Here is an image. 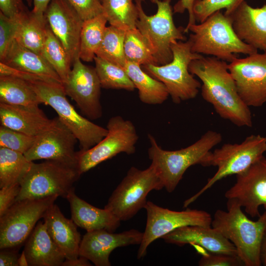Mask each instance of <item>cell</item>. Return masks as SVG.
I'll return each instance as SVG.
<instances>
[{
	"mask_svg": "<svg viewBox=\"0 0 266 266\" xmlns=\"http://www.w3.org/2000/svg\"><path fill=\"white\" fill-rule=\"evenodd\" d=\"M202 250V257L199 262L200 266H242L244 264L237 256L214 253Z\"/></svg>",
	"mask_w": 266,
	"mask_h": 266,
	"instance_id": "cell-40",
	"label": "cell"
},
{
	"mask_svg": "<svg viewBox=\"0 0 266 266\" xmlns=\"http://www.w3.org/2000/svg\"><path fill=\"white\" fill-rule=\"evenodd\" d=\"M33 163L24 154L0 147V188L20 184Z\"/></svg>",
	"mask_w": 266,
	"mask_h": 266,
	"instance_id": "cell-30",
	"label": "cell"
},
{
	"mask_svg": "<svg viewBox=\"0 0 266 266\" xmlns=\"http://www.w3.org/2000/svg\"><path fill=\"white\" fill-rule=\"evenodd\" d=\"M150 0L157 4V12L148 16L143 11L141 3H136L138 19L135 26L149 46L156 65H164L173 59L172 42L186 39L184 29L182 27L177 28L174 23L171 0Z\"/></svg>",
	"mask_w": 266,
	"mask_h": 266,
	"instance_id": "cell-9",
	"label": "cell"
},
{
	"mask_svg": "<svg viewBox=\"0 0 266 266\" xmlns=\"http://www.w3.org/2000/svg\"><path fill=\"white\" fill-rule=\"evenodd\" d=\"M235 200L251 217H259V207L266 210V157L264 156L244 172L237 175L235 183L225 194Z\"/></svg>",
	"mask_w": 266,
	"mask_h": 266,
	"instance_id": "cell-17",
	"label": "cell"
},
{
	"mask_svg": "<svg viewBox=\"0 0 266 266\" xmlns=\"http://www.w3.org/2000/svg\"><path fill=\"white\" fill-rule=\"evenodd\" d=\"M189 70L201 81V96L222 118L238 127L252 126V116L239 96L226 62L215 57L193 60Z\"/></svg>",
	"mask_w": 266,
	"mask_h": 266,
	"instance_id": "cell-1",
	"label": "cell"
},
{
	"mask_svg": "<svg viewBox=\"0 0 266 266\" xmlns=\"http://www.w3.org/2000/svg\"><path fill=\"white\" fill-rule=\"evenodd\" d=\"M76 141L59 117L55 118L52 125L35 137L33 145L24 155L32 162L54 160L77 169V152L74 149Z\"/></svg>",
	"mask_w": 266,
	"mask_h": 266,
	"instance_id": "cell-16",
	"label": "cell"
},
{
	"mask_svg": "<svg viewBox=\"0 0 266 266\" xmlns=\"http://www.w3.org/2000/svg\"><path fill=\"white\" fill-rule=\"evenodd\" d=\"M138 91L140 101L147 104H160L165 102L169 94L165 85L145 72L141 66L127 62L123 68Z\"/></svg>",
	"mask_w": 266,
	"mask_h": 266,
	"instance_id": "cell-28",
	"label": "cell"
},
{
	"mask_svg": "<svg viewBox=\"0 0 266 266\" xmlns=\"http://www.w3.org/2000/svg\"><path fill=\"white\" fill-rule=\"evenodd\" d=\"M42 56L50 64L60 77L62 84L67 79L72 65L61 42L54 34L48 24Z\"/></svg>",
	"mask_w": 266,
	"mask_h": 266,
	"instance_id": "cell-33",
	"label": "cell"
},
{
	"mask_svg": "<svg viewBox=\"0 0 266 266\" xmlns=\"http://www.w3.org/2000/svg\"><path fill=\"white\" fill-rule=\"evenodd\" d=\"M110 25L124 31L136 28L138 10L134 0H100Z\"/></svg>",
	"mask_w": 266,
	"mask_h": 266,
	"instance_id": "cell-32",
	"label": "cell"
},
{
	"mask_svg": "<svg viewBox=\"0 0 266 266\" xmlns=\"http://www.w3.org/2000/svg\"><path fill=\"white\" fill-rule=\"evenodd\" d=\"M72 65L67 80L62 84L66 94L75 102L86 118L93 120L101 118V86L95 67L84 65L79 57Z\"/></svg>",
	"mask_w": 266,
	"mask_h": 266,
	"instance_id": "cell-15",
	"label": "cell"
},
{
	"mask_svg": "<svg viewBox=\"0 0 266 266\" xmlns=\"http://www.w3.org/2000/svg\"><path fill=\"white\" fill-rule=\"evenodd\" d=\"M20 189V184L0 188V217L3 215L16 201Z\"/></svg>",
	"mask_w": 266,
	"mask_h": 266,
	"instance_id": "cell-44",
	"label": "cell"
},
{
	"mask_svg": "<svg viewBox=\"0 0 266 266\" xmlns=\"http://www.w3.org/2000/svg\"><path fill=\"white\" fill-rule=\"evenodd\" d=\"M227 210L215 212L211 227L235 246L245 266L262 265L261 250L266 230V210L256 221L249 219L234 200H227Z\"/></svg>",
	"mask_w": 266,
	"mask_h": 266,
	"instance_id": "cell-2",
	"label": "cell"
},
{
	"mask_svg": "<svg viewBox=\"0 0 266 266\" xmlns=\"http://www.w3.org/2000/svg\"><path fill=\"white\" fill-rule=\"evenodd\" d=\"M43 111L35 106L11 105L0 103V125L36 137L53 124Z\"/></svg>",
	"mask_w": 266,
	"mask_h": 266,
	"instance_id": "cell-22",
	"label": "cell"
},
{
	"mask_svg": "<svg viewBox=\"0 0 266 266\" xmlns=\"http://www.w3.org/2000/svg\"><path fill=\"white\" fill-rule=\"evenodd\" d=\"M44 14L50 28L62 44L72 65L79 57L80 34L84 21L66 0H51Z\"/></svg>",
	"mask_w": 266,
	"mask_h": 266,
	"instance_id": "cell-18",
	"label": "cell"
},
{
	"mask_svg": "<svg viewBox=\"0 0 266 266\" xmlns=\"http://www.w3.org/2000/svg\"><path fill=\"white\" fill-rule=\"evenodd\" d=\"M92 266L86 258L79 256L74 259H65L61 266Z\"/></svg>",
	"mask_w": 266,
	"mask_h": 266,
	"instance_id": "cell-47",
	"label": "cell"
},
{
	"mask_svg": "<svg viewBox=\"0 0 266 266\" xmlns=\"http://www.w3.org/2000/svg\"><path fill=\"white\" fill-rule=\"evenodd\" d=\"M94 61L101 88L134 91L135 86L123 68L96 56Z\"/></svg>",
	"mask_w": 266,
	"mask_h": 266,
	"instance_id": "cell-35",
	"label": "cell"
},
{
	"mask_svg": "<svg viewBox=\"0 0 266 266\" xmlns=\"http://www.w3.org/2000/svg\"><path fill=\"white\" fill-rule=\"evenodd\" d=\"M124 50L127 62L141 66L149 64L156 65L149 46L136 28L126 31Z\"/></svg>",
	"mask_w": 266,
	"mask_h": 266,
	"instance_id": "cell-36",
	"label": "cell"
},
{
	"mask_svg": "<svg viewBox=\"0 0 266 266\" xmlns=\"http://www.w3.org/2000/svg\"><path fill=\"white\" fill-rule=\"evenodd\" d=\"M148 138L150 144L148 149L149 159L168 193L175 189L189 167L195 165L204 166L211 150L222 140L220 133L209 130L187 147L169 151L163 149L152 134L149 133Z\"/></svg>",
	"mask_w": 266,
	"mask_h": 266,
	"instance_id": "cell-3",
	"label": "cell"
},
{
	"mask_svg": "<svg viewBox=\"0 0 266 266\" xmlns=\"http://www.w3.org/2000/svg\"><path fill=\"white\" fill-rule=\"evenodd\" d=\"M81 175L76 167L54 161L33 162L20 183L16 201L57 195L66 198Z\"/></svg>",
	"mask_w": 266,
	"mask_h": 266,
	"instance_id": "cell-10",
	"label": "cell"
},
{
	"mask_svg": "<svg viewBox=\"0 0 266 266\" xmlns=\"http://www.w3.org/2000/svg\"><path fill=\"white\" fill-rule=\"evenodd\" d=\"M163 188L152 164L145 169L132 166L112 192L104 208L121 221H128L144 208L151 191Z\"/></svg>",
	"mask_w": 266,
	"mask_h": 266,
	"instance_id": "cell-8",
	"label": "cell"
},
{
	"mask_svg": "<svg viewBox=\"0 0 266 266\" xmlns=\"http://www.w3.org/2000/svg\"><path fill=\"white\" fill-rule=\"evenodd\" d=\"M245 0H196L193 5V12L196 21H204L215 12L223 8L224 14L230 16Z\"/></svg>",
	"mask_w": 266,
	"mask_h": 266,
	"instance_id": "cell-37",
	"label": "cell"
},
{
	"mask_svg": "<svg viewBox=\"0 0 266 266\" xmlns=\"http://www.w3.org/2000/svg\"><path fill=\"white\" fill-rule=\"evenodd\" d=\"M238 93L248 106L260 107L266 102V52H258L228 64Z\"/></svg>",
	"mask_w": 266,
	"mask_h": 266,
	"instance_id": "cell-14",
	"label": "cell"
},
{
	"mask_svg": "<svg viewBox=\"0 0 266 266\" xmlns=\"http://www.w3.org/2000/svg\"><path fill=\"white\" fill-rule=\"evenodd\" d=\"M18 264L19 266H29L28 261L27 260L24 251H23L21 255L19 256L18 259Z\"/></svg>",
	"mask_w": 266,
	"mask_h": 266,
	"instance_id": "cell-50",
	"label": "cell"
},
{
	"mask_svg": "<svg viewBox=\"0 0 266 266\" xmlns=\"http://www.w3.org/2000/svg\"><path fill=\"white\" fill-rule=\"evenodd\" d=\"M266 152V137L260 134L247 136L240 143H226L210 153L204 166L217 167L213 176L198 192L184 201L187 207L218 181L231 175H238L247 170L264 157Z\"/></svg>",
	"mask_w": 266,
	"mask_h": 266,
	"instance_id": "cell-5",
	"label": "cell"
},
{
	"mask_svg": "<svg viewBox=\"0 0 266 266\" xmlns=\"http://www.w3.org/2000/svg\"><path fill=\"white\" fill-rule=\"evenodd\" d=\"M66 0L83 21L104 14V10L100 0Z\"/></svg>",
	"mask_w": 266,
	"mask_h": 266,
	"instance_id": "cell-41",
	"label": "cell"
},
{
	"mask_svg": "<svg viewBox=\"0 0 266 266\" xmlns=\"http://www.w3.org/2000/svg\"><path fill=\"white\" fill-rule=\"evenodd\" d=\"M51 0H33L32 11L38 15H44L48 5Z\"/></svg>",
	"mask_w": 266,
	"mask_h": 266,
	"instance_id": "cell-48",
	"label": "cell"
},
{
	"mask_svg": "<svg viewBox=\"0 0 266 266\" xmlns=\"http://www.w3.org/2000/svg\"><path fill=\"white\" fill-rule=\"evenodd\" d=\"M58 197L16 201L0 217V249L15 248L24 243Z\"/></svg>",
	"mask_w": 266,
	"mask_h": 266,
	"instance_id": "cell-12",
	"label": "cell"
},
{
	"mask_svg": "<svg viewBox=\"0 0 266 266\" xmlns=\"http://www.w3.org/2000/svg\"><path fill=\"white\" fill-rule=\"evenodd\" d=\"M162 238L167 243L179 246L190 244L211 253L238 256L233 244L211 226L182 227L166 234Z\"/></svg>",
	"mask_w": 266,
	"mask_h": 266,
	"instance_id": "cell-20",
	"label": "cell"
},
{
	"mask_svg": "<svg viewBox=\"0 0 266 266\" xmlns=\"http://www.w3.org/2000/svg\"><path fill=\"white\" fill-rule=\"evenodd\" d=\"M229 16L239 39L266 52V4L254 8L244 1Z\"/></svg>",
	"mask_w": 266,
	"mask_h": 266,
	"instance_id": "cell-21",
	"label": "cell"
},
{
	"mask_svg": "<svg viewBox=\"0 0 266 266\" xmlns=\"http://www.w3.org/2000/svg\"><path fill=\"white\" fill-rule=\"evenodd\" d=\"M23 251L30 266H60L66 259L41 221L27 238Z\"/></svg>",
	"mask_w": 266,
	"mask_h": 266,
	"instance_id": "cell-25",
	"label": "cell"
},
{
	"mask_svg": "<svg viewBox=\"0 0 266 266\" xmlns=\"http://www.w3.org/2000/svg\"><path fill=\"white\" fill-rule=\"evenodd\" d=\"M0 103L35 106L41 102L29 82L15 77L0 76Z\"/></svg>",
	"mask_w": 266,
	"mask_h": 266,
	"instance_id": "cell-29",
	"label": "cell"
},
{
	"mask_svg": "<svg viewBox=\"0 0 266 266\" xmlns=\"http://www.w3.org/2000/svg\"><path fill=\"white\" fill-rule=\"evenodd\" d=\"M0 76L15 77L28 82L45 81L61 83L51 77L17 69L9 66L1 62H0Z\"/></svg>",
	"mask_w": 266,
	"mask_h": 266,
	"instance_id": "cell-42",
	"label": "cell"
},
{
	"mask_svg": "<svg viewBox=\"0 0 266 266\" xmlns=\"http://www.w3.org/2000/svg\"><path fill=\"white\" fill-rule=\"evenodd\" d=\"M171 50L173 59L170 62L164 65L149 64L141 66L165 85L173 102L179 103L195 98L199 93L201 84L190 72L189 66L192 60L203 56L192 52L189 40L174 41Z\"/></svg>",
	"mask_w": 266,
	"mask_h": 266,
	"instance_id": "cell-7",
	"label": "cell"
},
{
	"mask_svg": "<svg viewBox=\"0 0 266 266\" xmlns=\"http://www.w3.org/2000/svg\"><path fill=\"white\" fill-rule=\"evenodd\" d=\"M143 233L131 229L119 233L105 230L87 232L81 239L79 256L83 257L96 266H110L109 256L116 248L140 245Z\"/></svg>",
	"mask_w": 266,
	"mask_h": 266,
	"instance_id": "cell-19",
	"label": "cell"
},
{
	"mask_svg": "<svg viewBox=\"0 0 266 266\" xmlns=\"http://www.w3.org/2000/svg\"><path fill=\"white\" fill-rule=\"evenodd\" d=\"M17 19L15 39L42 56L48 25L44 14H36L29 10Z\"/></svg>",
	"mask_w": 266,
	"mask_h": 266,
	"instance_id": "cell-27",
	"label": "cell"
},
{
	"mask_svg": "<svg viewBox=\"0 0 266 266\" xmlns=\"http://www.w3.org/2000/svg\"><path fill=\"white\" fill-rule=\"evenodd\" d=\"M70 205L71 219L87 232L105 230L114 232L121 221L111 212L96 207L79 198L72 188L66 198Z\"/></svg>",
	"mask_w": 266,
	"mask_h": 266,
	"instance_id": "cell-24",
	"label": "cell"
},
{
	"mask_svg": "<svg viewBox=\"0 0 266 266\" xmlns=\"http://www.w3.org/2000/svg\"><path fill=\"white\" fill-rule=\"evenodd\" d=\"M126 31L115 26L106 27L96 56L124 68L126 60L124 43Z\"/></svg>",
	"mask_w": 266,
	"mask_h": 266,
	"instance_id": "cell-34",
	"label": "cell"
},
{
	"mask_svg": "<svg viewBox=\"0 0 266 266\" xmlns=\"http://www.w3.org/2000/svg\"><path fill=\"white\" fill-rule=\"evenodd\" d=\"M17 19L7 17L0 11V60L15 39Z\"/></svg>",
	"mask_w": 266,
	"mask_h": 266,
	"instance_id": "cell-39",
	"label": "cell"
},
{
	"mask_svg": "<svg viewBox=\"0 0 266 266\" xmlns=\"http://www.w3.org/2000/svg\"><path fill=\"white\" fill-rule=\"evenodd\" d=\"M147 213L146 227L139 245L137 258H144L148 246L156 239L179 228L188 226L211 227L212 218L207 212L187 208L174 211L147 201L144 207Z\"/></svg>",
	"mask_w": 266,
	"mask_h": 266,
	"instance_id": "cell-13",
	"label": "cell"
},
{
	"mask_svg": "<svg viewBox=\"0 0 266 266\" xmlns=\"http://www.w3.org/2000/svg\"><path fill=\"white\" fill-rule=\"evenodd\" d=\"M25 1L31 6L32 0H0V11L8 18H18L29 11Z\"/></svg>",
	"mask_w": 266,
	"mask_h": 266,
	"instance_id": "cell-43",
	"label": "cell"
},
{
	"mask_svg": "<svg viewBox=\"0 0 266 266\" xmlns=\"http://www.w3.org/2000/svg\"><path fill=\"white\" fill-rule=\"evenodd\" d=\"M13 248H8L0 249V266H19L18 259L20 255Z\"/></svg>",
	"mask_w": 266,
	"mask_h": 266,
	"instance_id": "cell-46",
	"label": "cell"
},
{
	"mask_svg": "<svg viewBox=\"0 0 266 266\" xmlns=\"http://www.w3.org/2000/svg\"><path fill=\"white\" fill-rule=\"evenodd\" d=\"M189 40L191 51L197 54L212 55L230 63L237 58L236 54L251 55L258 50L239 38L233 27L230 16L220 10L200 24L189 26Z\"/></svg>",
	"mask_w": 266,
	"mask_h": 266,
	"instance_id": "cell-4",
	"label": "cell"
},
{
	"mask_svg": "<svg viewBox=\"0 0 266 266\" xmlns=\"http://www.w3.org/2000/svg\"><path fill=\"white\" fill-rule=\"evenodd\" d=\"M261 258L262 264L266 266V230L265 232L261 246Z\"/></svg>",
	"mask_w": 266,
	"mask_h": 266,
	"instance_id": "cell-49",
	"label": "cell"
},
{
	"mask_svg": "<svg viewBox=\"0 0 266 266\" xmlns=\"http://www.w3.org/2000/svg\"><path fill=\"white\" fill-rule=\"evenodd\" d=\"M107 22L104 14L84 21L80 38L79 57L81 60L87 62L94 60Z\"/></svg>",
	"mask_w": 266,
	"mask_h": 266,
	"instance_id": "cell-31",
	"label": "cell"
},
{
	"mask_svg": "<svg viewBox=\"0 0 266 266\" xmlns=\"http://www.w3.org/2000/svg\"><path fill=\"white\" fill-rule=\"evenodd\" d=\"M41 103L50 106L59 118L74 135L79 151L87 150L104 138L107 129L97 125L79 114L67 100L63 85L45 81L29 82Z\"/></svg>",
	"mask_w": 266,
	"mask_h": 266,
	"instance_id": "cell-6",
	"label": "cell"
},
{
	"mask_svg": "<svg viewBox=\"0 0 266 266\" xmlns=\"http://www.w3.org/2000/svg\"><path fill=\"white\" fill-rule=\"evenodd\" d=\"M0 61L15 69L48 76L62 84L58 74L42 56L20 45L15 39Z\"/></svg>",
	"mask_w": 266,
	"mask_h": 266,
	"instance_id": "cell-26",
	"label": "cell"
},
{
	"mask_svg": "<svg viewBox=\"0 0 266 266\" xmlns=\"http://www.w3.org/2000/svg\"><path fill=\"white\" fill-rule=\"evenodd\" d=\"M135 3H141L143 0H134ZM196 0H180L174 6V12L182 13L187 9L189 13V21L184 33H187L189 26L196 24V19L193 12V5Z\"/></svg>",
	"mask_w": 266,
	"mask_h": 266,
	"instance_id": "cell-45",
	"label": "cell"
},
{
	"mask_svg": "<svg viewBox=\"0 0 266 266\" xmlns=\"http://www.w3.org/2000/svg\"><path fill=\"white\" fill-rule=\"evenodd\" d=\"M35 137L0 126V147L25 154L33 145Z\"/></svg>",
	"mask_w": 266,
	"mask_h": 266,
	"instance_id": "cell-38",
	"label": "cell"
},
{
	"mask_svg": "<svg viewBox=\"0 0 266 266\" xmlns=\"http://www.w3.org/2000/svg\"><path fill=\"white\" fill-rule=\"evenodd\" d=\"M106 129L107 134L97 144L87 150L77 152V170L80 175L118 154L135 153L139 136L132 122L119 115L113 116Z\"/></svg>",
	"mask_w": 266,
	"mask_h": 266,
	"instance_id": "cell-11",
	"label": "cell"
},
{
	"mask_svg": "<svg viewBox=\"0 0 266 266\" xmlns=\"http://www.w3.org/2000/svg\"><path fill=\"white\" fill-rule=\"evenodd\" d=\"M43 218L48 233L66 259L79 257L81 239L73 220L66 218L55 204L47 210Z\"/></svg>",
	"mask_w": 266,
	"mask_h": 266,
	"instance_id": "cell-23",
	"label": "cell"
}]
</instances>
